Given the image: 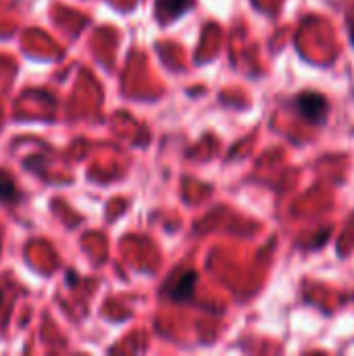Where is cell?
<instances>
[{"label":"cell","mask_w":354,"mask_h":356,"mask_svg":"<svg viewBox=\"0 0 354 356\" xmlns=\"http://www.w3.org/2000/svg\"><path fill=\"white\" fill-rule=\"evenodd\" d=\"M351 42H353L354 46V27H351Z\"/></svg>","instance_id":"cell-5"},{"label":"cell","mask_w":354,"mask_h":356,"mask_svg":"<svg viewBox=\"0 0 354 356\" xmlns=\"http://www.w3.org/2000/svg\"><path fill=\"white\" fill-rule=\"evenodd\" d=\"M194 0H156V19L161 25L177 21L182 15H186L192 8Z\"/></svg>","instance_id":"cell-3"},{"label":"cell","mask_w":354,"mask_h":356,"mask_svg":"<svg viewBox=\"0 0 354 356\" xmlns=\"http://www.w3.org/2000/svg\"><path fill=\"white\" fill-rule=\"evenodd\" d=\"M0 305H2V292H0Z\"/></svg>","instance_id":"cell-6"},{"label":"cell","mask_w":354,"mask_h":356,"mask_svg":"<svg viewBox=\"0 0 354 356\" xmlns=\"http://www.w3.org/2000/svg\"><path fill=\"white\" fill-rule=\"evenodd\" d=\"M292 106L300 115V119H305L309 125H325L332 113L330 100L323 94L311 92V90L296 94L292 100Z\"/></svg>","instance_id":"cell-1"},{"label":"cell","mask_w":354,"mask_h":356,"mask_svg":"<svg viewBox=\"0 0 354 356\" xmlns=\"http://www.w3.org/2000/svg\"><path fill=\"white\" fill-rule=\"evenodd\" d=\"M196 284H198V273L196 271H177L167 284H165V296L175 302V305H182V302H188L192 300L194 292H196Z\"/></svg>","instance_id":"cell-2"},{"label":"cell","mask_w":354,"mask_h":356,"mask_svg":"<svg viewBox=\"0 0 354 356\" xmlns=\"http://www.w3.org/2000/svg\"><path fill=\"white\" fill-rule=\"evenodd\" d=\"M21 192L15 184V179L6 173V171H0V204L4 207H17L21 202Z\"/></svg>","instance_id":"cell-4"}]
</instances>
